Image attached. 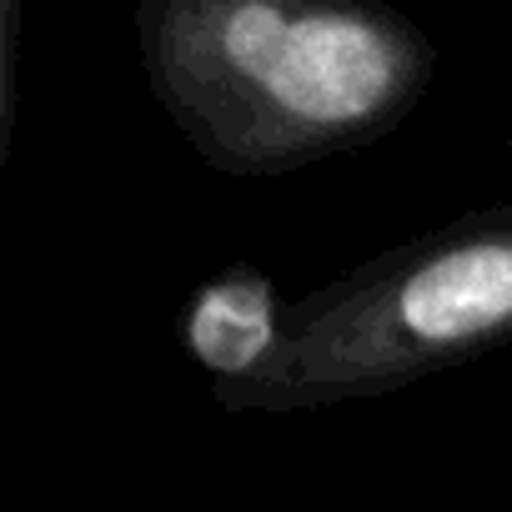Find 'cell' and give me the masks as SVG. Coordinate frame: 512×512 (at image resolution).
<instances>
[{
  "mask_svg": "<svg viewBox=\"0 0 512 512\" xmlns=\"http://www.w3.org/2000/svg\"><path fill=\"white\" fill-rule=\"evenodd\" d=\"M282 307L287 302H282L277 282L251 262L216 272L211 282H201L186 297L176 332H181L186 357L206 372L211 392L241 387L246 377L267 367V357L277 347Z\"/></svg>",
  "mask_w": 512,
  "mask_h": 512,
  "instance_id": "obj_3",
  "label": "cell"
},
{
  "mask_svg": "<svg viewBox=\"0 0 512 512\" xmlns=\"http://www.w3.org/2000/svg\"><path fill=\"white\" fill-rule=\"evenodd\" d=\"M16 56H21V0L0 6V156H11L16 131Z\"/></svg>",
  "mask_w": 512,
  "mask_h": 512,
  "instance_id": "obj_4",
  "label": "cell"
},
{
  "mask_svg": "<svg viewBox=\"0 0 512 512\" xmlns=\"http://www.w3.org/2000/svg\"><path fill=\"white\" fill-rule=\"evenodd\" d=\"M512 342V196L407 236L282 307L267 367L221 412H317L402 392Z\"/></svg>",
  "mask_w": 512,
  "mask_h": 512,
  "instance_id": "obj_2",
  "label": "cell"
},
{
  "mask_svg": "<svg viewBox=\"0 0 512 512\" xmlns=\"http://www.w3.org/2000/svg\"><path fill=\"white\" fill-rule=\"evenodd\" d=\"M156 106L221 176H287L392 136L437 81V41L377 0H141Z\"/></svg>",
  "mask_w": 512,
  "mask_h": 512,
  "instance_id": "obj_1",
  "label": "cell"
}]
</instances>
